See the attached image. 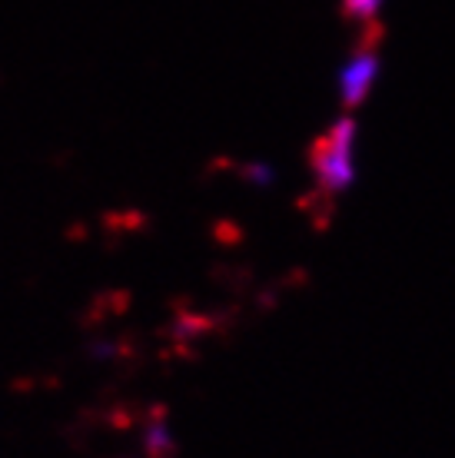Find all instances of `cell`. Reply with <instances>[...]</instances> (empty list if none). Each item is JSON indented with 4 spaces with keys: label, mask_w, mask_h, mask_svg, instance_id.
Instances as JSON below:
<instances>
[{
    "label": "cell",
    "mask_w": 455,
    "mask_h": 458,
    "mask_svg": "<svg viewBox=\"0 0 455 458\" xmlns=\"http://www.w3.org/2000/svg\"><path fill=\"white\" fill-rule=\"evenodd\" d=\"M353 147H356V120L353 116H339L336 123L319 133L306 149L309 170L316 180V216L319 226H326V219L332 213V196L346 193L356 180V163H353Z\"/></svg>",
    "instance_id": "1"
},
{
    "label": "cell",
    "mask_w": 455,
    "mask_h": 458,
    "mask_svg": "<svg viewBox=\"0 0 455 458\" xmlns=\"http://www.w3.org/2000/svg\"><path fill=\"white\" fill-rule=\"evenodd\" d=\"M176 455V445H173V436L167 422H163V409L153 412V425L147 428V458H173Z\"/></svg>",
    "instance_id": "3"
},
{
    "label": "cell",
    "mask_w": 455,
    "mask_h": 458,
    "mask_svg": "<svg viewBox=\"0 0 455 458\" xmlns=\"http://www.w3.org/2000/svg\"><path fill=\"white\" fill-rule=\"evenodd\" d=\"M376 77H379V50L356 47L353 60L339 73V100L346 114H356L363 106V100L369 97L373 83H376Z\"/></svg>",
    "instance_id": "2"
},
{
    "label": "cell",
    "mask_w": 455,
    "mask_h": 458,
    "mask_svg": "<svg viewBox=\"0 0 455 458\" xmlns=\"http://www.w3.org/2000/svg\"><path fill=\"white\" fill-rule=\"evenodd\" d=\"M379 7H382V0H342V17L346 21H359V23H369L376 21Z\"/></svg>",
    "instance_id": "4"
}]
</instances>
